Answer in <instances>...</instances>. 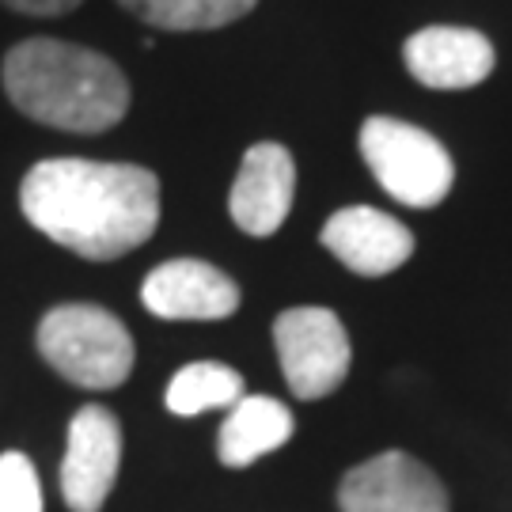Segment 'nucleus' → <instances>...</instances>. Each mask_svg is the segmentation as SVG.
Returning a JSON list of instances; mask_svg holds the SVG:
<instances>
[{
	"mask_svg": "<svg viewBox=\"0 0 512 512\" xmlns=\"http://www.w3.org/2000/svg\"><path fill=\"white\" fill-rule=\"evenodd\" d=\"M0 512H46L35 463L23 452H0Z\"/></svg>",
	"mask_w": 512,
	"mask_h": 512,
	"instance_id": "2eb2a0df",
	"label": "nucleus"
},
{
	"mask_svg": "<svg viewBox=\"0 0 512 512\" xmlns=\"http://www.w3.org/2000/svg\"><path fill=\"white\" fill-rule=\"evenodd\" d=\"M296 194V164L293 152L277 141L251 145L239 175L228 194V213L236 220L239 232L247 236H274L289 220Z\"/></svg>",
	"mask_w": 512,
	"mask_h": 512,
	"instance_id": "9d476101",
	"label": "nucleus"
},
{
	"mask_svg": "<svg viewBox=\"0 0 512 512\" xmlns=\"http://www.w3.org/2000/svg\"><path fill=\"white\" fill-rule=\"evenodd\" d=\"M410 76L433 92H463L494 73V42L471 27H425L403 46Z\"/></svg>",
	"mask_w": 512,
	"mask_h": 512,
	"instance_id": "9b49d317",
	"label": "nucleus"
},
{
	"mask_svg": "<svg viewBox=\"0 0 512 512\" xmlns=\"http://www.w3.org/2000/svg\"><path fill=\"white\" fill-rule=\"evenodd\" d=\"M4 92L19 114L65 133H103L129 114V80L110 57L61 38H27L4 54Z\"/></svg>",
	"mask_w": 512,
	"mask_h": 512,
	"instance_id": "f03ea898",
	"label": "nucleus"
},
{
	"mask_svg": "<svg viewBox=\"0 0 512 512\" xmlns=\"http://www.w3.org/2000/svg\"><path fill=\"white\" fill-rule=\"evenodd\" d=\"M296 418L293 410L274 395H243L220 425L217 456L224 467H251L262 456L285 448L293 440Z\"/></svg>",
	"mask_w": 512,
	"mask_h": 512,
	"instance_id": "f8f14e48",
	"label": "nucleus"
},
{
	"mask_svg": "<svg viewBox=\"0 0 512 512\" xmlns=\"http://www.w3.org/2000/svg\"><path fill=\"white\" fill-rule=\"evenodd\" d=\"M19 209L57 247L92 262H114L156 232L160 179L137 164L57 156L23 175Z\"/></svg>",
	"mask_w": 512,
	"mask_h": 512,
	"instance_id": "f257e3e1",
	"label": "nucleus"
},
{
	"mask_svg": "<svg viewBox=\"0 0 512 512\" xmlns=\"http://www.w3.org/2000/svg\"><path fill=\"white\" fill-rule=\"evenodd\" d=\"M277 361L296 399L334 395L353 365V346L342 319L330 308H289L274 323Z\"/></svg>",
	"mask_w": 512,
	"mask_h": 512,
	"instance_id": "39448f33",
	"label": "nucleus"
},
{
	"mask_svg": "<svg viewBox=\"0 0 512 512\" xmlns=\"http://www.w3.org/2000/svg\"><path fill=\"white\" fill-rule=\"evenodd\" d=\"M361 156L368 171L376 175V183L410 209H433L448 198V190L456 183V164L448 148L433 133L387 114L365 118Z\"/></svg>",
	"mask_w": 512,
	"mask_h": 512,
	"instance_id": "20e7f679",
	"label": "nucleus"
},
{
	"mask_svg": "<svg viewBox=\"0 0 512 512\" xmlns=\"http://www.w3.org/2000/svg\"><path fill=\"white\" fill-rule=\"evenodd\" d=\"M129 16L160 31H217L243 19L258 0H118Z\"/></svg>",
	"mask_w": 512,
	"mask_h": 512,
	"instance_id": "4468645a",
	"label": "nucleus"
},
{
	"mask_svg": "<svg viewBox=\"0 0 512 512\" xmlns=\"http://www.w3.org/2000/svg\"><path fill=\"white\" fill-rule=\"evenodd\" d=\"M122 467V425L107 406L88 403L69 421L61 459V497L73 512H99Z\"/></svg>",
	"mask_w": 512,
	"mask_h": 512,
	"instance_id": "423d86ee",
	"label": "nucleus"
},
{
	"mask_svg": "<svg viewBox=\"0 0 512 512\" xmlns=\"http://www.w3.org/2000/svg\"><path fill=\"white\" fill-rule=\"evenodd\" d=\"M323 247L357 277H387L414 255V232L372 205H349L323 224Z\"/></svg>",
	"mask_w": 512,
	"mask_h": 512,
	"instance_id": "1a4fd4ad",
	"label": "nucleus"
},
{
	"mask_svg": "<svg viewBox=\"0 0 512 512\" xmlns=\"http://www.w3.org/2000/svg\"><path fill=\"white\" fill-rule=\"evenodd\" d=\"M0 4L19 16H65V12L80 8L84 0H0Z\"/></svg>",
	"mask_w": 512,
	"mask_h": 512,
	"instance_id": "dca6fc26",
	"label": "nucleus"
},
{
	"mask_svg": "<svg viewBox=\"0 0 512 512\" xmlns=\"http://www.w3.org/2000/svg\"><path fill=\"white\" fill-rule=\"evenodd\" d=\"M243 376L220 361H194L183 365L164 391V403L179 418H194L205 410H232L243 399Z\"/></svg>",
	"mask_w": 512,
	"mask_h": 512,
	"instance_id": "ddd939ff",
	"label": "nucleus"
},
{
	"mask_svg": "<svg viewBox=\"0 0 512 512\" xmlns=\"http://www.w3.org/2000/svg\"><path fill=\"white\" fill-rule=\"evenodd\" d=\"M141 304L156 319H194V323H213L228 319L239 308L236 281L209 266L202 258H171L160 262L141 285Z\"/></svg>",
	"mask_w": 512,
	"mask_h": 512,
	"instance_id": "6e6552de",
	"label": "nucleus"
},
{
	"mask_svg": "<svg viewBox=\"0 0 512 512\" xmlns=\"http://www.w3.org/2000/svg\"><path fill=\"white\" fill-rule=\"evenodd\" d=\"M42 361L88 391L122 387L133 372V338L114 311L99 304H57L38 323Z\"/></svg>",
	"mask_w": 512,
	"mask_h": 512,
	"instance_id": "7ed1b4c3",
	"label": "nucleus"
},
{
	"mask_svg": "<svg viewBox=\"0 0 512 512\" xmlns=\"http://www.w3.org/2000/svg\"><path fill=\"white\" fill-rule=\"evenodd\" d=\"M342 512H448V490L410 452H380L338 486Z\"/></svg>",
	"mask_w": 512,
	"mask_h": 512,
	"instance_id": "0eeeda50",
	"label": "nucleus"
}]
</instances>
